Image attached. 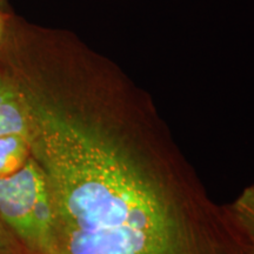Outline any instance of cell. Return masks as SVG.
Instances as JSON below:
<instances>
[{
    "mask_svg": "<svg viewBox=\"0 0 254 254\" xmlns=\"http://www.w3.org/2000/svg\"><path fill=\"white\" fill-rule=\"evenodd\" d=\"M23 98L53 206L49 254H209L171 193L117 133L104 65L71 36L0 50Z\"/></svg>",
    "mask_w": 254,
    "mask_h": 254,
    "instance_id": "6da1fadb",
    "label": "cell"
},
{
    "mask_svg": "<svg viewBox=\"0 0 254 254\" xmlns=\"http://www.w3.org/2000/svg\"><path fill=\"white\" fill-rule=\"evenodd\" d=\"M0 215L31 254H49L52 200L45 174L32 154L18 171L0 177Z\"/></svg>",
    "mask_w": 254,
    "mask_h": 254,
    "instance_id": "7a4b0ae2",
    "label": "cell"
},
{
    "mask_svg": "<svg viewBox=\"0 0 254 254\" xmlns=\"http://www.w3.org/2000/svg\"><path fill=\"white\" fill-rule=\"evenodd\" d=\"M28 133L26 107L14 82L0 66V136Z\"/></svg>",
    "mask_w": 254,
    "mask_h": 254,
    "instance_id": "3957f363",
    "label": "cell"
},
{
    "mask_svg": "<svg viewBox=\"0 0 254 254\" xmlns=\"http://www.w3.org/2000/svg\"><path fill=\"white\" fill-rule=\"evenodd\" d=\"M31 154L28 133H13L0 136V177L18 171Z\"/></svg>",
    "mask_w": 254,
    "mask_h": 254,
    "instance_id": "277c9868",
    "label": "cell"
},
{
    "mask_svg": "<svg viewBox=\"0 0 254 254\" xmlns=\"http://www.w3.org/2000/svg\"><path fill=\"white\" fill-rule=\"evenodd\" d=\"M233 218L249 250L254 252V184L247 187L234 202Z\"/></svg>",
    "mask_w": 254,
    "mask_h": 254,
    "instance_id": "5b68a950",
    "label": "cell"
},
{
    "mask_svg": "<svg viewBox=\"0 0 254 254\" xmlns=\"http://www.w3.org/2000/svg\"><path fill=\"white\" fill-rule=\"evenodd\" d=\"M0 254H31L0 215Z\"/></svg>",
    "mask_w": 254,
    "mask_h": 254,
    "instance_id": "8992f818",
    "label": "cell"
},
{
    "mask_svg": "<svg viewBox=\"0 0 254 254\" xmlns=\"http://www.w3.org/2000/svg\"><path fill=\"white\" fill-rule=\"evenodd\" d=\"M12 13H13V12H12L11 9H8V11H1V9H0V43L4 39L6 30H7L9 17H11Z\"/></svg>",
    "mask_w": 254,
    "mask_h": 254,
    "instance_id": "52a82bcc",
    "label": "cell"
},
{
    "mask_svg": "<svg viewBox=\"0 0 254 254\" xmlns=\"http://www.w3.org/2000/svg\"><path fill=\"white\" fill-rule=\"evenodd\" d=\"M0 9L1 11H8V0H0Z\"/></svg>",
    "mask_w": 254,
    "mask_h": 254,
    "instance_id": "ba28073f",
    "label": "cell"
},
{
    "mask_svg": "<svg viewBox=\"0 0 254 254\" xmlns=\"http://www.w3.org/2000/svg\"><path fill=\"white\" fill-rule=\"evenodd\" d=\"M250 254H254V252H252V251H250Z\"/></svg>",
    "mask_w": 254,
    "mask_h": 254,
    "instance_id": "9c48e42d",
    "label": "cell"
}]
</instances>
